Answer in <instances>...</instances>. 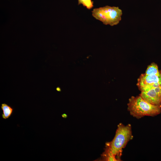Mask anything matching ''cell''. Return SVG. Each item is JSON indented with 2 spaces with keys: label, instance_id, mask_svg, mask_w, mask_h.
<instances>
[{
  "label": "cell",
  "instance_id": "obj_4",
  "mask_svg": "<svg viewBox=\"0 0 161 161\" xmlns=\"http://www.w3.org/2000/svg\"><path fill=\"white\" fill-rule=\"evenodd\" d=\"M137 85L141 92L161 86V70L158 75L141 74L138 79Z\"/></svg>",
  "mask_w": 161,
  "mask_h": 161
},
{
  "label": "cell",
  "instance_id": "obj_6",
  "mask_svg": "<svg viewBox=\"0 0 161 161\" xmlns=\"http://www.w3.org/2000/svg\"><path fill=\"white\" fill-rule=\"evenodd\" d=\"M102 158L104 161H118L112 153L107 143L106 144L105 151L102 155Z\"/></svg>",
  "mask_w": 161,
  "mask_h": 161
},
{
  "label": "cell",
  "instance_id": "obj_7",
  "mask_svg": "<svg viewBox=\"0 0 161 161\" xmlns=\"http://www.w3.org/2000/svg\"><path fill=\"white\" fill-rule=\"evenodd\" d=\"M1 108L3 111L2 117L4 119H7L11 115L13 112V109L5 103L1 104Z\"/></svg>",
  "mask_w": 161,
  "mask_h": 161
},
{
  "label": "cell",
  "instance_id": "obj_8",
  "mask_svg": "<svg viewBox=\"0 0 161 161\" xmlns=\"http://www.w3.org/2000/svg\"><path fill=\"white\" fill-rule=\"evenodd\" d=\"M160 70L158 69L157 65L154 63H152L148 66L145 73L148 75H158Z\"/></svg>",
  "mask_w": 161,
  "mask_h": 161
},
{
  "label": "cell",
  "instance_id": "obj_1",
  "mask_svg": "<svg viewBox=\"0 0 161 161\" xmlns=\"http://www.w3.org/2000/svg\"><path fill=\"white\" fill-rule=\"evenodd\" d=\"M127 106L130 114L137 119L145 116H154L161 112V105L152 104L140 95L131 96L129 99Z\"/></svg>",
  "mask_w": 161,
  "mask_h": 161
},
{
  "label": "cell",
  "instance_id": "obj_2",
  "mask_svg": "<svg viewBox=\"0 0 161 161\" xmlns=\"http://www.w3.org/2000/svg\"><path fill=\"white\" fill-rule=\"evenodd\" d=\"M131 126L130 124L125 126L119 124L115 136L110 142L107 143L113 154L118 161H120L122 149L128 142L132 138Z\"/></svg>",
  "mask_w": 161,
  "mask_h": 161
},
{
  "label": "cell",
  "instance_id": "obj_5",
  "mask_svg": "<svg viewBox=\"0 0 161 161\" xmlns=\"http://www.w3.org/2000/svg\"><path fill=\"white\" fill-rule=\"evenodd\" d=\"M139 95L152 104L161 105V86L141 92Z\"/></svg>",
  "mask_w": 161,
  "mask_h": 161
},
{
  "label": "cell",
  "instance_id": "obj_3",
  "mask_svg": "<svg viewBox=\"0 0 161 161\" xmlns=\"http://www.w3.org/2000/svg\"><path fill=\"white\" fill-rule=\"evenodd\" d=\"M92 15L103 24L112 26L118 24L121 20L122 10L118 7L106 6L94 9Z\"/></svg>",
  "mask_w": 161,
  "mask_h": 161
},
{
  "label": "cell",
  "instance_id": "obj_9",
  "mask_svg": "<svg viewBox=\"0 0 161 161\" xmlns=\"http://www.w3.org/2000/svg\"><path fill=\"white\" fill-rule=\"evenodd\" d=\"M78 5L82 4L89 10L93 7V2L92 0H78Z\"/></svg>",
  "mask_w": 161,
  "mask_h": 161
}]
</instances>
